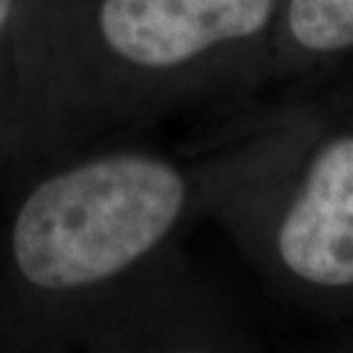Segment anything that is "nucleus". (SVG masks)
I'll list each match as a JSON object with an SVG mask.
<instances>
[{"mask_svg": "<svg viewBox=\"0 0 353 353\" xmlns=\"http://www.w3.org/2000/svg\"><path fill=\"white\" fill-rule=\"evenodd\" d=\"M289 28L312 51L353 44V0H292Z\"/></svg>", "mask_w": 353, "mask_h": 353, "instance_id": "obj_4", "label": "nucleus"}, {"mask_svg": "<svg viewBox=\"0 0 353 353\" xmlns=\"http://www.w3.org/2000/svg\"><path fill=\"white\" fill-rule=\"evenodd\" d=\"M273 0H105L101 30L122 58L170 67L262 30Z\"/></svg>", "mask_w": 353, "mask_h": 353, "instance_id": "obj_2", "label": "nucleus"}, {"mask_svg": "<svg viewBox=\"0 0 353 353\" xmlns=\"http://www.w3.org/2000/svg\"><path fill=\"white\" fill-rule=\"evenodd\" d=\"M10 10H12V0H0V28L5 26L7 17H10Z\"/></svg>", "mask_w": 353, "mask_h": 353, "instance_id": "obj_5", "label": "nucleus"}, {"mask_svg": "<svg viewBox=\"0 0 353 353\" xmlns=\"http://www.w3.org/2000/svg\"><path fill=\"white\" fill-rule=\"evenodd\" d=\"M183 202L172 168L103 159L44 181L14 223L19 271L41 289H72L119 273L170 230Z\"/></svg>", "mask_w": 353, "mask_h": 353, "instance_id": "obj_1", "label": "nucleus"}, {"mask_svg": "<svg viewBox=\"0 0 353 353\" xmlns=\"http://www.w3.org/2000/svg\"><path fill=\"white\" fill-rule=\"evenodd\" d=\"M280 255L303 280L353 285V138L319 154L280 230Z\"/></svg>", "mask_w": 353, "mask_h": 353, "instance_id": "obj_3", "label": "nucleus"}]
</instances>
